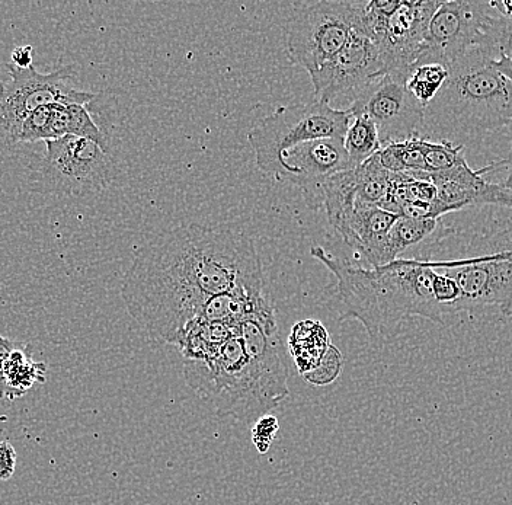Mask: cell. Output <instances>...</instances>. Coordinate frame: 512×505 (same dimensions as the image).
I'll list each match as a JSON object with an SVG mask.
<instances>
[{"mask_svg":"<svg viewBox=\"0 0 512 505\" xmlns=\"http://www.w3.org/2000/svg\"><path fill=\"white\" fill-rule=\"evenodd\" d=\"M239 287H264L254 241L235 225L190 223L139 249L121 299L153 341L178 347L211 297Z\"/></svg>","mask_w":512,"mask_h":505,"instance_id":"obj_1","label":"cell"},{"mask_svg":"<svg viewBox=\"0 0 512 505\" xmlns=\"http://www.w3.org/2000/svg\"><path fill=\"white\" fill-rule=\"evenodd\" d=\"M185 382L219 417L255 423L287 398L278 331L245 321L206 359L184 361Z\"/></svg>","mask_w":512,"mask_h":505,"instance_id":"obj_2","label":"cell"},{"mask_svg":"<svg viewBox=\"0 0 512 505\" xmlns=\"http://www.w3.org/2000/svg\"><path fill=\"white\" fill-rule=\"evenodd\" d=\"M310 255L322 262L338 281L341 319H355L373 341L396 337L403 321L421 316L446 325L435 294L437 262L399 258L380 267L363 268L336 258L322 246H312Z\"/></svg>","mask_w":512,"mask_h":505,"instance_id":"obj_3","label":"cell"},{"mask_svg":"<svg viewBox=\"0 0 512 505\" xmlns=\"http://www.w3.org/2000/svg\"><path fill=\"white\" fill-rule=\"evenodd\" d=\"M443 89L425 110H434L456 136L475 137L512 126V85L496 60L476 46L447 67Z\"/></svg>","mask_w":512,"mask_h":505,"instance_id":"obj_4","label":"cell"},{"mask_svg":"<svg viewBox=\"0 0 512 505\" xmlns=\"http://www.w3.org/2000/svg\"><path fill=\"white\" fill-rule=\"evenodd\" d=\"M351 118L348 108L338 110L316 99L277 108L248 133L256 165L264 174L274 177L284 150L312 140L344 139Z\"/></svg>","mask_w":512,"mask_h":505,"instance_id":"obj_5","label":"cell"},{"mask_svg":"<svg viewBox=\"0 0 512 505\" xmlns=\"http://www.w3.org/2000/svg\"><path fill=\"white\" fill-rule=\"evenodd\" d=\"M360 2L304 3L286 27L287 54L309 75L344 49L357 27Z\"/></svg>","mask_w":512,"mask_h":505,"instance_id":"obj_6","label":"cell"},{"mask_svg":"<svg viewBox=\"0 0 512 505\" xmlns=\"http://www.w3.org/2000/svg\"><path fill=\"white\" fill-rule=\"evenodd\" d=\"M9 81L0 82V139L18 143L25 120L46 105H88L94 92L76 86L72 67H59L50 73H40L34 66L18 69L6 65Z\"/></svg>","mask_w":512,"mask_h":505,"instance_id":"obj_7","label":"cell"},{"mask_svg":"<svg viewBox=\"0 0 512 505\" xmlns=\"http://www.w3.org/2000/svg\"><path fill=\"white\" fill-rule=\"evenodd\" d=\"M48 190L72 198L96 197L117 177L114 156L91 140L75 136L48 140L38 165Z\"/></svg>","mask_w":512,"mask_h":505,"instance_id":"obj_8","label":"cell"},{"mask_svg":"<svg viewBox=\"0 0 512 505\" xmlns=\"http://www.w3.org/2000/svg\"><path fill=\"white\" fill-rule=\"evenodd\" d=\"M492 11L489 2H441L428 25L424 46L414 67L434 63L447 69L453 65L467 51L479 46L483 27L492 17Z\"/></svg>","mask_w":512,"mask_h":505,"instance_id":"obj_9","label":"cell"},{"mask_svg":"<svg viewBox=\"0 0 512 505\" xmlns=\"http://www.w3.org/2000/svg\"><path fill=\"white\" fill-rule=\"evenodd\" d=\"M348 110L351 114H366L373 120L382 146L416 136L425 118V107L406 88V78L396 75L382 76L368 83L352 99Z\"/></svg>","mask_w":512,"mask_h":505,"instance_id":"obj_10","label":"cell"},{"mask_svg":"<svg viewBox=\"0 0 512 505\" xmlns=\"http://www.w3.org/2000/svg\"><path fill=\"white\" fill-rule=\"evenodd\" d=\"M310 76L316 101L331 104L334 99L352 101L364 88L384 76L379 47L355 27L344 49Z\"/></svg>","mask_w":512,"mask_h":505,"instance_id":"obj_11","label":"cell"},{"mask_svg":"<svg viewBox=\"0 0 512 505\" xmlns=\"http://www.w3.org/2000/svg\"><path fill=\"white\" fill-rule=\"evenodd\" d=\"M501 166H504V161L473 169L463 158L448 171L430 175V181L437 190L432 219H443L444 214L460 212L467 207L495 206L512 210L510 188L486 180V174Z\"/></svg>","mask_w":512,"mask_h":505,"instance_id":"obj_12","label":"cell"},{"mask_svg":"<svg viewBox=\"0 0 512 505\" xmlns=\"http://www.w3.org/2000/svg\"><path fill=\"white\" fill-rule=\"evenodd\" d=\"M440 5L438 0H400L382 33L373 40L382 54L384 76L408 79L424 46L431 18Z\"/></svg>","mask_w":512,"mask_h":505,"instance_id":"obj_13","label":"cell"},{"mask_svg":"<svg viewBox=\"0 0 512 505\" xmlns=\"http://www.w3.org/2000/svg\"><path fill=\"white\" fill-rule=\"evenodd\" d=\"M352 168L354 165L345 150L344 139H319L284 150L274 178L307 194L332 175Z\"/></svg>","mask_w":512,"mask_h":505,"instance_id":"obj_14","label":"cell"},{"mask_svg":"<svg viewBox=\"0 0 512 505\" xmlns=\"http://www.w3.org/2000/svg\"><path fill=\"white\" fill-rule=\"evenodd\" d=\"M456 229L448 228L441 219H409L399 217L384 239L383 265L399 260L400 255L408 249L424 242H440L441 239L454 235Z\"/></svg>","mask_w":512,"mask_h":505,"instance_id":"obj_15","label":"cell"},{"mask_svg":"<svg viewBox=\"0 0 512 505\" xmlns=\"http://www.w3.org/2000/svg\"><path fill=\"white\" fill-rule=\"evenodd\" d=\"M331 345L325 326L310 319L294 325L288 338L291 356L303 377L319 366Z\"/></svg>","mask_w":512,"mask_h":505,"instance_id":"obj_16","label":"cell"},{"mask_svg":"<svg viewBox=\"0 0 512 505\" xmlns=\"http://www.w3.org/2000/svg\"><path fill=\"white\" fill-rule=\"evenodd\" d=\"M47 364L32 360L27 345L12 351L3 364V377L9 389V399L21 398L37 383L46 382Z\"/></svg>","mask_w":512,"mask_h":505,"instance_id":"obj_17","label":"cell"},{"mask_svg":"<svg viewBox=\"0 0 512 505\" xmlns=\"http://www.w3.org/2000/svg\"><path fill=\"white\" fill-rule=\"evenodd\" d=\"M424 140L425 137L416 134L400 142H390L382 146L377 155L387 171L424 177L428 175L425 172Z\"/></svg>","mask_w":512,"mask_h":505,"instance_id":"obj_18","label":"cell"},{"mask_svg":"<svg viewBox=\"0 0 512 505\" xmlns=\"http://www.w3.org/2000/svg\"><path fill=\"white\" fill-rule=\"evenodd\" d=\"M395 172L387 171L380 162L379 155L371 156L360 166H355L357 180V204L380 207L386 200Z\"/></svg>","mask_w":512,"mask_h":505,"instance_id":"obj_19","label":"cell"},{"mask_svg":"<svg viewBox=\"0 0 512 505\" xmlns=\"http://www.w3.org/2000/svg\"><path fill=\"white\" fill-rule=\"evenodd\" d=\"M344 147L354 168L382 149L379 130L370 117L366 114H352L350 126L344 137Z\"/></svg>","mask_w":512,"mask_h":505,"instance_id":"obj_20","label":"cell"},{"mask_svg":"<svg viewBox=\"0 0 512 505\" xmlns=\"http://www.w3.org/2000/svg\"><path fill=\"white\" fill-rule=\"evenodd\" d=\"M447 79L448 70L444 66L434 63L416 66L406 79V88L422 107L427 108L443 89Z\"/></svg>","mask_w":512,"mask_h":505,"instance_id":"obj_21","label":"cell"},{"mask_svg":"<svg viewBox=\"0 0 512 505\" xmlns=\"http://www.w3.org/2000/svg\"><path fill=\"white\" fill-rule=\"evenodd\" d=\"M479 47L488 51L495 60L507 59L512 62V19L492 15L483 27Z\"/></svg>","mask_w":512,"mask_h":505,"instance_id":"obj_22","label":"cell"},{"mask_svg":"<svg viewBox=\"0 0 512 505\" xmlns=\"http://www.w3.org/2000/svg\"><path fill=\"white\" fill-rule=\"evenodd\" d=\"M51 105L38 108L25 120L19 134V142H48L50 134Z\"/></svg>","mask_w":512,"mask_h":505,"instance_id":"obj_23","label":"cell"},{"mask_svg":"<svg viewBox=\"0 0 512 505\" xmlns=\"http://www.w3.org/2000/svg\"><path fill=\"white\" fill-rule=\"evenodd\" d=\"M342 370V354L338 348L331 345L328 353L325 354L319 366L316 367L309 375L304 376L307 382L315 386H325L334 382Z\"/></svg>","mask_w":512,"mask_h":505,"instance_id":"obj_24","label":"cell"},{"mask_svg":"<svg viewBox=\"0 0 512 505\" xmlns=\"http://www.w3.org/2000/svg\"><path fill=\"white\" fill-rule=\"evenodd\" d=\"M280 424L274 415L268 414L255 421L254 428H252V443L255 449L258 450L259 455H265L270 450L271 444L274 443L277 437Z\"/></svg>","mask_w":512,"mask_h":505,"instance_id":"obj_25","label":"cell"},{"mask_svg":"<svg viewBox=\"0 0 512 505\" xmlns=\"http://www.w3.org/2000/svg\"><path fill=\"white\" fill-rule=\"evenodd\" d=\"M16 471V450L9 441H0V481H9Z\"/></svg>","mask_w":512,"mask_h":505,"instance_id":"obj_26","label":"cell"},{"mask_svg":"<svg viewBox=\"0 0 512 505\" xmlns=\"http://www.w3.org/2000/svg\"><path fill=\"white\" fill-rule=\"evenodd\" d=\"M22 343L9 340V338L0 337V399H9V389L3 377V364L11 356L12 351L16 350Z\"/></svg>","mask_w":512,"mask_h":505,"instance_id":"obj_27","label":"cell"},{"mask_svg":"<svg viewBox=\"0 0 512 505\" xmlns=\"http://www.w3.org/2000/svg\"><path fill=\"white\" fill-rule=\"evenodd\" d=\"M12 65L18 69H30L32 59H34V50L31 46L16 47L11 54Z\"/></svg>","mask_w":512,"mask_h":505,"instance_id":"obj_28","label":"cell"},{"mask_svg":"<svg viewBox=\"0 0 512 505\" xmlns=\"http://www.w3.org/2000/svg\"><path fill=\"white\" fill-rule=\"evenodd\" d=\"M492 9L498 12L499 17L512 19V0H504V2H489Z\"/></svg>","mask_w":512,"mask_h":505,"instance_id":"obj_29","label":"cell"},{"mask_svg":"<svg viewBox=\"0 0 512 505\" xmlns=\"http://www.w3.org/2000/svg\"><path fill=\"white\" fill-rule=\"evenodd\" d=\"M496 67H498L499 72L511 82L512 85V62L507 59H499L496 60Z\"/></svg>","mask_w":512,"mask_h":505,"instance_id":"obj_30","label":"cell"},{"mask_svg":"<svg viewBox=\"0 0 512 505\" xmlns=\"http://www.w3.org/2000/svg\"><path fill=\"white\" fill-rule=\"evenodd\" d=\"M511 131V150L510 153H508V158L504 161V166H507V172L508 177L507 180H505L504 185L507 188H510L512 191V126L510 127Z\"/></svg>","mask_w":512,"mask_h":505,"instance_id":"obj_31","label":"cell"}]
</instances>
